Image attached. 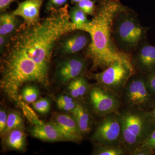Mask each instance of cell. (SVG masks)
I'll return each mask as SVG.
<instances>
[{
	"label": "cell",
	"mask_w": 155,
	"mask_h": 155,
	"mask_svg": "<svg viewBox=\"0 0 155 155\" xmlns=\"http://www.w3.org/2000/svg\"><path fill=\"white\" fill-rule=\"evenodd\" d=\"M69 5L52 9L49 16L20 29L11 39L1 60L0 87L8 98L19 102V89L35 82L47 87L54 48L65 35L76 31L70 20Z\"/></svg>",
	"instance_id": "6da1fadb"
},
{
	"label": "cell",
	"mask_w": 155,
	"mask_h": 155,
	"mask_svg": "<svg viewBox=\"0 0 155 155\" xmlns=\"http://www.w3.org/2000/svg\"><path fill=\"white\" fill-rule=\"evenodd\" d=\"M95 12L91 20L79 30L91 38L85 55L91 61V69H107L119 60H131V54L119 50L113 36V26L117 14L124 7L119 0H97Z\"/></svg>",
	"instance_id": "7a4b0ae2"
},
{
	"label": "cell",
	"mask_w": 155,
	"mask_h": 155,
	"mask_svg": "<svg viewBox=\"0 0 155 155\" xmlns=\"http://www.w3.org/2000/svg\"><path fill=\"white\" fill-rule=\"evenodd\" d=\"M121 130V145L127 154L143 143L155 129V119L151 110L122 106L115 112Z\"/></svg>",
	"instance_id": "3957f363"
},
{
	"label": "cell",
	"mask_w": 155,
	"mask_h": 155,
	"mask_svg": "<svg viewBox=\"0 0 155 155\" xmlns=\"http://www.w3.org/2000/svg\"><path fill=\"white\" fill-rule=\"evenodd\" d=\"M147 30L140 24L134 12L125 6L114 19L113 36L118 49L131 54L146 40Z\"/></svg>",
	"instance_id": "277c9868"
},
{
	"label": "cell",
	"mask_w": 155,
	"mask_h": 155,
	"mask_svg": "<svg viewBox=\"0 0 155 155\" xmlns=\"http://www.w3.org/2000/svg\"><path fill=\"white\" fill-rule=\"evenodd\" d=\"M122 106L126 107L151 110L155 106V96L147 87L146 76L134 73L120 93Z\"/></svg>",
	"instance_id": "5b68a950"
},
{
	"label": "cell",
	"mask_w": 155,
	"mask_h": 155,
	"mask_svg": "<svg viewBox=\"0 0 155 155\" xmlns=\"http://www.w3.org/2000/svg\"><path fill=\"white\" fill-rule=\"evenodd\" d=\"M84 102L92 116L98 119L115 113L122 106L121 96L99 84L90 85Z\"/></svg>",
	"instance_id": "8992f818"
},
{
	"label": "cell",
	"mask_w": 155,
	"mask_h": 155,
	"mask_svg": "<svg viewBox=\"0 0 155 155\" xmlns=\"http://www.w3.org/2000/svg\"><path fill=\"white\" fill-rule=\"evenodd\" d=\"M134 73L131 60L125 59L115 61L102 72L93 74L91 77L97 83L120 94Z\"/></svg>",
	"instance_id": "52a82bcc"
},
{
	"label": "cell",
	"mask_w": 155,
	"mask_h": 155,
	"mask_svg": "<svg viewBox=\"0 0 155 155\" xmlns=\"http://www.w3.org/2000/svg\"><path fill=\"white\" fill-rule=\"evenodd\" d=\"M99 119L91 140L94 144L122 146L121 126L115 112Z\"/></svg>",
	"instance_id": "ba28073f"
},
{
	"label": "cell",
	"mask_w": 155,
	"mask_h": 155,
	"mask_svg": "<svg viewBox=\"0 0 155 155\" xmlns=\"http://www.w3.org/2000/svg\"><path fill=\"white\" fill-rule=\"evenodd\" d=\"M131 63L135 73L147 76L155 72V46L147 40L131 54Z\"/></svg>",
	"instance_id": "9c48e42d"
},
{
	"label": "cell",
	"mask_w": 155,
	"mask_h": 155,
	"mask_svg": "<svg viewBox=\"0 0 155 155\" xmlns=\"http://www.w3.org/2000/svg\"><path fill=\"white\" fill-rule=\"evenodd\" d=\"M87 67L86 60L82 56L75 55L61 62L58 65L56 75L61 83L65 84L83 75Z\"/></svg>",
	"instance_id": "30bf717a"
},
{
	"label": "cell",
	"mask_w": 155,
	"mask_h": 155,
	"mask_svg": "<svg viewBox=\"0 0 155 155\" xmlns=\"http://www.w3.org/2000/svg\"><path fill=\"white\" fill-rule=\"evenodd\" d=\"M51 122L57 127L64 141L79 143L83 140L84 136L72 115L56 114L53 116Z\"/></svg>",
	"instance_id": "8fae6325"
},
{
	"label": "cell",
	"mask_w": 155,
	"mask_h": 155,
	"mask_svg": "<svg viewBox=\"0 0 155 155\" xmlns=\"http://www.w3.org/2000/svg\"><path fill=\"white\" fill-rule=\"evenodd\" d=\"M44 0H26L19 3L12 14L16 17H22L25 25L31 26L40 21V12Z\"/></svg>",
	"instance_id": "7c38bea8"
},
{
	"label": "cell",
	"mask_w": 155,
	"mask_h": 155,
	"mask_svg": "<svg viewBox=\"0 0 155 155\" xmlns=\"http://www.w3.org/2000/svg\"><path fill=\"white\" fill-rule=\"evenodd\" d=\"M90 42L88 34L81 31V32L73 34L64 40L61 44V51L65 54H73L87 47Z\"/></svg>",
	"instance_id": "4fadbf2b"
},
{
	"label": "cell",
	"mask_w": 155,
	"mask_h": 155,
	"mask_svg": "<svg viewBox=\"0 0 155 155\" xmlns=\"http://www.w3.org/2000/svg\"><path fill=\"white\" fill-rule=\"evenodd\" d=\"M71 113L84 136L89 134L93 128L94 117L90 113L84 102L78 101Z\"/></svg>",
	"instance_id": "5bb4252c"
},
{
	"label": "cell",
	"mask_w": 155,
	"mask_h": 155,
	"mask_svg": "<svg viewBox=\"0 0 155 155\" xmlns=\"http://www.w3.org/2000/svg\"><path fill=\"white\" fill-rule=\"evenodd\" d=\"M31 135L43 141L57 142L64 141L60 131L51 122L41 125H34L30 130Z\"/></svg>",
	"instance_id": "9a60e30c"
},
{
	"label": "cell",
	"mask_w": 155,
	"mask_h": 155,
	"mask_svg": "<svg viewBox=\"0 0 155 155\" xmlns=\"http://www.w3.org/2000/svg\"><path fill=\"white\" fill-rule=\"evenodd\" d=\"M68 84L69 94L73 98L78 101H83V99L87 94L90 85L84 75L70 81Z\"/></svg>",
	"instance_id": "2e32d148"
},
{
	"label": "cell",
	"mask_w": 155,
	"mask_h": 155,
	"mask_svg": "<svg viewBox=\"0 0 155 155\" xmlns=\"http://www.w3.org/2000/svg\"><path fill=\"white\" fill-rule=\"evenodd\" d=\"M5 142L9 148L17 151H22L26 146V136L21 129L11 130L4 136Z\"/></svg>",
	"instance_id": "e0dca14e"
},
{
	"label": "cell",
	"mask_w": 155,
	"mask_h": 155,
	"mask_svg": "<svg viewBox=\"0 0 155 155\" xmlns=\"http://www.w3.org/2000/svg\"><path fill=\"white\" fill-rule=\"evenodd\" d=\"M16 16L11 13H4L0 17V35L8 36L17 26Z\"/></svg>",
	"instance_id": "ac0fdd59"
},
{
	"label": "cell",
	"mask_w": 155,
	"mask_h": 155,
	"mask_svg": "<svg viewBox=\"0 0 155 155\" xmlns=\"http://www.w3.org/2000/svg\"><path fill=\"white\" fill-rule=\"evenodd\" d=\"M92 155H126V150L122 146L105 145L94 144Z\"/></svg>",
	"instance_id": "d6986e66"
},
{
	"label": "cell",
	"mask_w": 155,
	"mask_h": 155,
	"mask_svg": "<svg viewBox=\"0 0 155 155\" xmlns=\"http://www.w3.org/2000/svg\"><path fill=\"white\" fill-rule=\"evenodd\" d=\"M69 14L70 20L75 25L76 30H79L90 20L87 19V14L76 5L70 9Z\"/></svg>",
	"instance_id": "ffe728a7"
},
{
	"label": "cell",
	"mask_w": 155,
	"mask_h": 155,
	"mask_svg": "<svg viewBox=\"0 0 155 155\" xmlns=\"http://www.w3.org/2000/svg\"><path fill=\"white\" fill-rule=\"evenodd\" d=\"M23 127L24 122L20 114L17 111L11 112L8 115L7 125L4 136L11 130L16 129H23Z\"/></svg>",
	"instance_id": "44dd1931"
},
{
	"label": "cell",
	"mask_w": 155,
	"mask_h": 155,
	"mask_svg": "<svg viewBox=\"0 0 155 155\" xmlns=\"http://www.w3.org/2000/svg\"><path fill=\"white\" fill-rule=\"evenodd\" d=\"M78 101L70 95H61L58 97L57 104L60 110L72 112L75 109Z\"/></svg>",
	"instance_id": "7402d4cb"
},
{
	"label": "cell",
	"mask_w": 155,
	"mask_h": 155,
	"mask_svg": "<svg viewBox=\"0 0 155 155\" xmlns=\"http://www.w3.org/2000/svg\"><path fill=\"white\" fill-rule=\"evenodd\" d=\"M18 103L19 106L22 108V112L24 115L31 123L34 125H41L45 123L38 117L32 108L21 101H19Z\"/></svg>",
	"instance_id": "603a6c76"
},
{
	"label": "cell",
	"mask_w": 155,
	"mask_h": 155,
	"mask_svg": "<svg viewBox=\"0 0 155 155\" xmlns=\"http://www.w3.org/2000/svg\"><path fill=\"white\" fill-rule=\"evenodd\" d=\"M39 92L38 89L33 86L25 87L22 90V97L25 102L28 103H33L37 101Z\"/></svg>",
	"instance_id": "cb8c5ba5"
},
{
	"label": "cell",
	"mask_w": 155,
	"mask_h": 155,
	"mask_svg": "<svg viewBox=\"0 0 155 155\" xmlns=\"http://www.w3.org/2000/svg\"><path fill=\"white\" fill-rule=\"evenodd\" d=\"M97 0H81L76 5L87 14L93 16L95 12Z\"/></svg>",
	"instance_id": "d4e9b609"
},
{
	"label": "cell",
	"mask_w": 155,
	"mask_h": 155,
	"mask_svg": "<svg viewBox=\"0 0 155 155\" xmlns=\"http://www.w3.org/2000/svg\"><path fill=\"white\" fill-rule=\"evenodd\" d=\"M34 109L38 113L46 114L50 110L49 101L47 98H41L32 103Z\"/></svg>",
	"instance_id": "484cf974"
},
{
	"label": "cell",
	"mask_w": 155,
	"mask_h": 155,
	"mask_svg": "<svg viewBox=\"0 0 155 155\" xmlns=\"http://www.w3.org/2000/svg\"><path fill=\"white\" fill-rule=\"evenodd\" d=\"M137 147L144 148L154 150L155 149V129L145 141Z\"/></svg>",
	"instance_id": "4316f807"
},
{
	"label": "cell",
	"mask_w": 155,
	"mask_h": 155,
	"mask_svg": "<svg viewBox=\"0 0 155 155\" xmlns=\"http://www.w3.org/2000/svg\"><path fill=\"white\" fill-rule=\"evenodd\" d=\"M8 115L6 114L5 111L1 109L0 110V134L2 137H4L5 130L6 125H7Z\"/></svg>",
	"instance_id": "83f0119b"
},
{
	"label": "cell",
	"mask_w": 155,
	"mask_h": 155,
	"mask_svg": "<svg viewBox=\"0 0 155 155\" xmlns=\"http://www.w3.org/2000/svg\"><path fill=\"white\" fill-rule=\"evenodd\" d=\"M146 84L150 92L155 96V72L146 76Z\"/></svg>",
	"instance_id": "f1b7e54d"
},
{
	"label": "cell",
	"mask_w": 155,
	"mask_h": 155,
	"mask_svg": "<svg viewBox=\"0 0 155 155\" xmlns=\"http://www.w3.org/2000/svg\"><path fill=\"white\" fill-rule=\"evenodd\" d=\"M68 0H48V6L49 10L58 9L67 5Z\"/></svg>",
	"instance_id": "f546056e"
},
{
	"label": "cell",
	"mask_w": 155,
	"mask_h": 155,
	"mask_svg": "<svg viewBox=\"0 0 155 155\" xmlns=\"http://www.w3.org/2000/svg\"><path fill=\"white\" fill-rule=\"evenodd\" d=\"M155 154L154 150L137 147L129 153V155H153Z\"/></svg>",
	"instance_id": "4dcf8cb0"
},
{
	"label": "cell",
	"mask_w": 155,
	"mask_h": 155,
	"mask_svg": "<svg viewBox=\"0 0 155 155\" xmlns=\"http://www.w3.org/2000/svg\"><path fill=\"white\" fill-rule=\"evenodd\" d=\"M15 0H0V11L4 12L8 9Z\"/></svg>",
	"instance_id": "1f68e13d"
},
{
	"label": "cell",
	"mask_w": 155,
	"mask_h": 155,
	"mask_svg": "<svg viewBox=\"0 0 155 155\" xmlns=\"http://www.w3.org/2000/svg\"><path fill=\"white\" fill-rule=\"evenodd\" d=\"M7 37L8 36L0 35V47H1V51L3 50V48L6 45Z\"/></svg>",
	"instance_id": "d6a6232c"
},
{
	"label": "cell",
	"mask_w": 155,
	"mask_h": 155,
	"mask_svg": "<svg viewBox=\"0 0 155 155\" xmlns=\"http://www.w3.org/2000/svg\"><path fill=\"white\" fill-rule=\"evenodd\" d=\"M151 113L152 114L154 118L155 119V106L153 108L152 110H151Z\"/></svg>",
	"instance_id": "836d02e7"
},
{
	"label": "cell",
	"mask_w": 155,
	"mask_h": 155,
	"mask_svg": "<svg viewBox=\"0 0 155 155\" xmlns=\"http://www.w3.org/2000/svg\"><path fill=\"white\" fill-rule=\"evenodd\" d=\"M71 1L72 3H75L76 4L78 3L79 2H80L81 0H71Z\"/></svg>",
	"instance_id": "e575fe53"
},
{
	"label": "cell",
	"mask_w": 155,
	"mask_h": 155,
	"mask_svg": "<svg viewBox=\"0 0 155 155\" xmlns=\"http://www.w3.org/2000/svg\"><path fill=\"white\" fill-rule=\"evenodd\" d=\"M154 151H155V150H154Z\"/></svg>",
	"instance_id": "d590c367"
}]
</instances>
